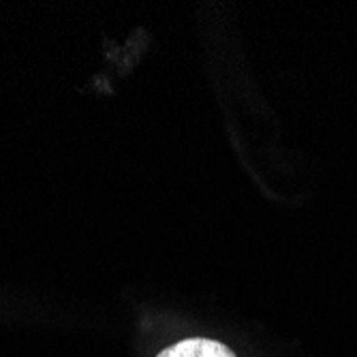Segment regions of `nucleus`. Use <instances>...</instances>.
<instances>
[{
    "label": "nucleus",
    "mask_w": 357,
    "mask_h": 357,
    "mask_svg": "<svg viewBox=\"0 0 357 357\" xmlns=\"http://www.w3.org/2000/svg\"><path fill=\"white\" fill-rule=\"evenodd\" d=\"M156 357H236V355L229 347H225L216 340L188 338L165 351H160Z\"/></svg>",
    "instance_id": "1"
}]
</instances>
